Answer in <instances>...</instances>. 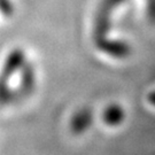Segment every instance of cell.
<instances>
[{
	"label": "cell",
	"instance_id": "cell-1",
	"mask_svg": "<svg viewBox=\"0 0 155 155\" xmlns=\"http://www.w3.org/2000/svg\"><path fill=\"white\" fill-rule=\"evenodd\" d=\"M23 61H24V54H23L22 50L14 51L11 55L8 56V59L6 61L5 67H4V71H2V75H1V78H0V82L6 83L8 77L11 75H13L20 67L22 66Z\"/></svg>",
	"mask_w": 155,
	"mask_h": 155
},
{
	"label": "cell",
	"instance_id": "cell-2",
	"mask_svg": "<svg viewBox=\"0 0 155 155\" xmlns=\"http://www.w3.org/2000/svg\"><path fill=\"white\" fill-rule=\"evenodd\" d=\"M91 123H92L91 111L89 109H82L72 117L70 127H71L72 132L76 133V134H81L89 129Z\"/></svg>",
	"mask_w": 155,
	"mask_h": 155
},
{
	"label": "cell",
	"instance_id": "cell-3",
	"mask_svg": "<svg viewBox=\"0 0 155 155\" xmlns=\"http://www.w3.org/2000/svg\"><path fill=\"white\" fill-rule=\"evenodd\" d=\"M125 113L121 106L118 105H110L105 110L104 114V121L109 127H117L124 121Z\"/></svg>",
	"mask_w": 155,
	"mask_h": 155
},
{
	"label": "cell",
	"instance_id": "cell-4",
	"mask_svg": "<svg viewBox=\"0 0 155 155\" xmlns=\"http://www.w3.org/2000/svg\"><path fill=\"white\" fill-rule=\"evenodd\" d=\"M33 83H35V76H33L32 67L30 64L23 68V81H22V89L25 92H30L33 87Z\"/></svg>",
	"mask_w": 155,
	"mask_h": 155
},
{
	"label": "cell",
	"instance_id": "cell-5",
	"mask_svg": "<svg viewBox=\"0 0 155 155\" xmlns=\"http://www.w3.org/2000/svg\"><path fill=\"white\" fill-rule=\"evenodd\" d=\"M0 11L5 14L6 16H9L13 13V6L9 0H0Z\"/></svg>",
	"mask_w": 155,
	"mask_h": 155
}]
</instances>
